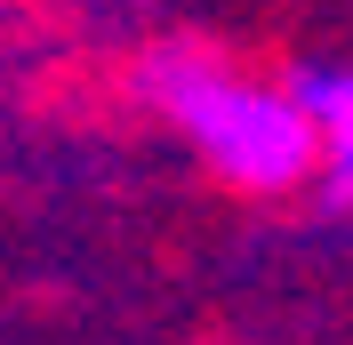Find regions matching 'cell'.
Wrapping results in <instances>:
<instances>
[{"label": "cell", "instance_id": "obj_1", "mask_svg": "<svg viewBox=\"0 0 353 345\" xmlns=\"http://www.w3.org/2000/svg\"><path fill=\"white\" fill-rule=\"evenodd\" d=\"M129 97L137 112L193 161L209 185H225L233 201L281 209V201H313L321 177V129L297 105L281 65L241 57L217 32L169 24L153 41H137L129 57Z\"/></svg>", "mask_w": 353, "mask_h": 345}, {"label": "cell", "instance_id": "obj_2", "mask_svg": "<svg viewBox=\"0 0 353 345\" xmlns=\"http://www.w3.org/2000/svg\"><path fill=\"white\" fill-rule=\"evenodd\" d=\"M297 105L313 112L321 129V177H313V201L330 217H353V48H305V57H281Z\"/></svg>", "mask_w": 353, "mask_h": 345}]
</instances>
